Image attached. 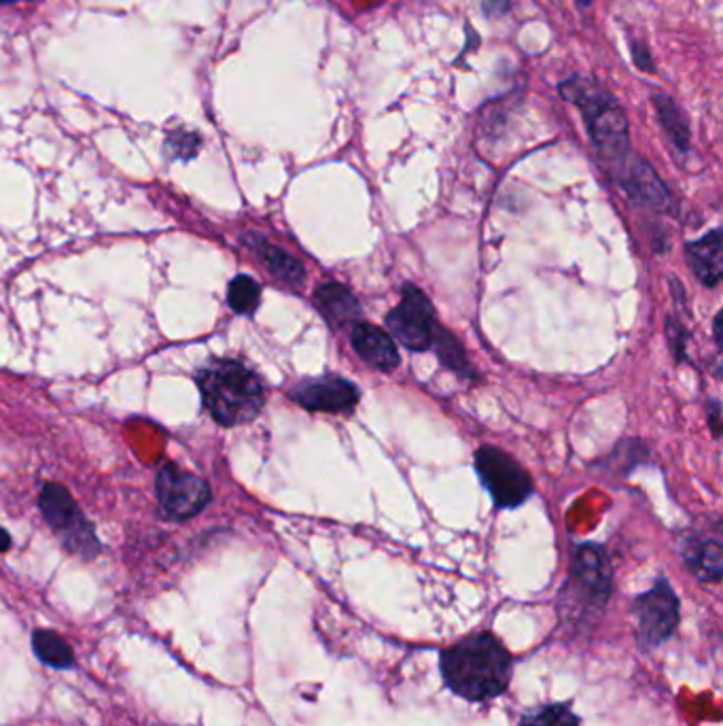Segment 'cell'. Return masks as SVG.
<instances>
[{
	"mask_svg": "<svg viewBox=\"0 0 723 726\" xmlns=\"http://www.w3.org/2000/svg\"><path fill=\"white\" fill-rule=\"evenodd\" d=\"M476 470L486 491L501 511L520 508L533 493L535 486L529 472L497 446H480L476 453Z\"/></svg>",
	"mask_w": 723,
	"mask_h": 726,
	"instance_id": "obj_6",
	"label": "cell"
},
{
	"mask_svg": "<svg viewBox=\"0 0 723 726\" xmlns=\"http://www.w3.org/2000/svg\"><path fill=\"white\" fill-rule=\"evenodd\" d=\"M706 419H709V425H711V431L715 438L722 435V403L715 398L706 400Z\"/></svg>",
	"mask_w": 723,
	"mask_h": 726,
	"instance_id": "obj_25",
	"label": "cell"
},
{
	"mask_svg": "<svg viewBox=\"0 0 723 726\" xmlns=\"http://www.w3.org/2000/svg\"><path fill=\"white\" fill-rule=\"evenodd\" d=\"M632 617L639 644L653 648L669 640L679 622V599L669 582L658 580L649 591L637 597Z\"/></svg>",
	"mask_w": 723,
	"mask_h": 726,
	"instance_id": "obj_8",
	"label": "cell"
},
{
	"mask_svg": "<svg viewBox=\"0 0 723 726\" xmlns=\"http://www.w3.org/2000/svg\"><path fill=\"white\" fill-rule=\"evenodd\" d=\"M202 402L223 428H238L257 419L266 403L259 377L236 359H216L198 375Z\"/></svg>",
	"mask_w": 723,
	"mask_h": 726,
	"instance_id": "obj_3",
	"label": "cell"
},
{
	"mask_svg": "<svg viewBox=\"0 0 723 726\" xmlns=\"http://www.w3.org/2000/svg\"><path fill=\"white\" fill-rule=\"evenodd\" d=\"M15 2H34V0H0V4H15Z\"/></svg>",
	"mask_w": 723,
	"mask_h": 726,
	"instance_id": "obj_29",
	"label": "cell"
},
{
	"mask_svg": "<svg viewBox=\"0 0 723 726\" xmlns=\"http://www.w3.org/2000/svg\"><path fill=\"white\" fill-rule=\"evenodd\" d=\"M612 564L603 546L582 544L571 564V578L564 589V601L571 620L600 617L612 595Z\"/></svg>",
	"mask_w": 723,
	"mask_h": 726,
	"instance_id": "obj_4",
	"label": "cell"
},
{
	"mask_svg": "<svg viewBox=\"0 0 723 726\" xmlns=\"http://www.w3.org/2000/svg\"><path fill=\"white\" fill-rule=\"evenodd\" d=\"M34 654L54 670H71L75 665V652L57 633L47 629H36L32 633Z\"/></svg>",
	"mask_w": 723,
	"mask_h": 726,
	"instance_id": "obj_18",
	"label": "cell"
},
{
	"mask_svg": "<svg viewBox=\"0 0 723 726\" xmlns=\"http://www.w3.org/2000/svg\"><path fill=\"white\" fill-rule=\"evenodd\" d=\"M575 4H577L580 9H589V7L594 4V0H575Z\"/></svg>",
	"mask_w": 723,
	"mask_h": 726,
	"instance_id": "obj_28",
	"label": "cell"
},
{
	"mask_svg": "<svg viewBox=\"0 0 723 726\" xmlns=\"http://www.w3.org/2000/svg\"><path fill=\"white\" fill-rule=\"evenodd\" d=\"M722 319L723 311H720V313L715 315V322H713V334H715V345H717V349H722Z\"/></svg>",
	"mask_w": 723,
	"mask_h": 726,
	"instance_id": "obj_26",
	"label": "cell"
},
{
	"mask_svg": "<svg viewBox=\"0 0 723 726\" xmlns=\"http://www.w3.org/2000/svg\"><path fill=\"white\" fill-rule=\"evenodd\" d=\"M630 54H632V60H635V64H637L639 71H644V73H656L653 55L649 52V48H647L644 39H630Z\"/></svg>",
	"mask_w": 723,
	"mask_h": 726,
	"instance_id": "obj_23",
	"label": "cell"
},
{
	"mask_svg": "<svg viewBox=\"0 0 723 726\" xmlns=\"http://www.w3.org/2000/svg\"><path fill=\"white\" fill-rule=\"evenodd\" d=\"M350 343L357 355L378 372H393L402 364V355L391 334L372 323H354L350 329Z\"/></svg>",
	"mask_w": 723,
	"mask_h": 726,
	"instance_id": "obj_11",
	"label": "cell"
},
{
	"mask_svg": "<svg viewBox=\"0 0 723 726\" xmlns=\"http://www.w3.org/2000/svg\"><path fill=\"white\" fill-rule=\"evenodd\" d=\"M156 493L161 512L174 520L193 518L211 502L209 483L172 463L161 467Z\"/></svg>",
	"mask_w": 723,
	"mask_h": 726,
	"instance_id": "obj_9",
	"label": "cell"
},
{
	"mask_svg": "<svg viewBox=\"0 0 723 726\" xmlns=\"http://www.w3.org/2000/svg\"><path fill=\"white\" fill-rule=\"evenodd\" d=\"M289 398L308 412L344 414L352 412L361 400L359 387L340 375H322L299 380L289 391Z\"/></svg>",
	"mask_w": 723,
	"mask_h": 726,
	"instance_id": "obj_10",
	"label": "cell"
},
{
	"mask_svg": "<svg viewBox=\"0 0 723 726\" xmlns=\"http://www.w3.org/2000/svg\"><path fill=\"white\" fill-rule=\"evenodd\" d=\"M11 548V536L0 527V553H7Z\"/></svg>",
	"mask_w": 723,
	"mask_h": 726,
	"instance_id": "obj_27",
	"label": "cell"
},
{
	"mask_svg": "<svg viewBox=\"0 0 723 726\" xmlns=\"http://www.w3.org/2000/svg\"><path fill=\"white\" fill-rule=\"evenodd\" d=\"M520 726H580V720L563 703H550L524 714Z\"/></svg>",
	"mask_w": 723,
	"mask_h": 726,
	"instance_id": "obj_21",
	"label": "cell"
},
{
	"mask_svg": "<svg viewBox=\"0 0 723 726\" xmlns=\"http://www.w3.org/2000/svg\"><path fill=\"white\" fill-rule=\"evenodd\" d=\"M202 149V136L188 128H174L166 135V143H163V151L166 158L172 161H189L193 160Z\"/></svg>",
	"mask_w": 723,
	"mask_h": 726,
	"instance_id": "obj_20",
	"label": "cell"
},
{
	"mask_svg": "<svg viewBox=\"0 0 723 726\" xmlns=\"http://www.w3.org/2000/svg\"><path fill=\"white\" fill-rule=\"evenodd\" d=\"M559 94L580 108L589 143L609 179L621 189L635 179L649 161L630 145V126L616 94L598 80L571 75L559 83Z\"/></svg>",
	"mask_w": 723,
	"mask_h": 726,
	"instance_id": "obj_1",
	"label": "cell"
},
{
	"mask_svg": "<svg viewBox=\"0 0 723 726\" xmlns=\"http://www.w3.org/2000/svg\"><path fill=\"white\" fill-rule=\"evenodd\" d=\"M39 508L68 553L83 559H94L100 553L103 546L94 534V527L85 520L77 502L62 484H47L41 491Z\"/></svg>",
	"mask_w": 723,
	"mask_h": 726,
	"instance_id": "obj_5",
	"label": "cell"
},
{
	"mask_svg": "<svg viewBox=\"0 0 723 726\" xmlns=\"http://www.w3.org/2000/svg\"><path fill=\"white\" fill-rule=\"evenodd\" d=\"M430 349H435L439 361L448 370H453L456 377L465 378V380L478 378V375L471 368V364H469L467 353L462 349V345L458 343V338H456L455 334H450L444 325H439V323L435 327V336H433V347Z\"/></svg>",
	"mask_w": 723,
	"mask_h": 726,
	"instance_id": "obj_17",
	"label": "cell"
},
{
	"mask_svg": "<svg viewBox=\"0 0 723 726\" xmlns=\"http://www.w3.org/2000/svg\"><path fill=\"white\" fill-rule=\"evenodd\" d=\"M246 244L251 249H255V253L259 255L262 264L269 270V274H274L278 281L299 287L306 278V266L294 257L289 251L272 244V242L257 236V234H248L246 236Z\"/></svg>",
	"mask_w": 723,
	"mask_h": 726,
	"instance_id": "obj_16",
	"label": "cell"
},
{
	"mask_svg": "<svg viewBox=\"0 0 723 726\" xmlns=\"http://www.w3.org/2000/svg\"><path fill=\"white\" fill-rule=\"evenodd\" d=\"M384 325L393 340L410 350H429L435 336V308L425 292L412 283H405L400 304L386 315Z\"/></svg>",
	"mask_w": 723,
	"mask_h": 726,
	"instance_id": "obj_7",
	"label": "cell"
},
{
	"mask_svg": "<svg viewBox=\"0 0 723 726\" xmlns=\"http://www.w3.org/2000/svg\"><path fill=\"white\" fill-rule=\"evenodd\" d=\"M683 561L702 582H720L723 574V550L720 538H688L683 544Z\"/></svg>",
	"mask_w": 723,
	"mask_h": 726,
	"instance_id": "obj_15",
	"label": "cell"
},
{
	"mask_svg": "<svg viewBox=\"0 0 723 726\" xmlns=\"http://www.w3.org/2000/svg\"><path fill=\"white\" fill-rule=\"evenodd\" d=\"M651 105L656 111L658 124L662 126L672 149L679 156H688L692 149V128L685 111L677 105V101L667 92H653Z\"/></svg>",
	"mask_w": 723,
	"mask_h": 726,
	"instance_id": "obj_13",
	"label": "cell"
},
{
	"mask_svg": "<svg viewBox=\"0 0 723 726\" xmlns=\"http://www.w3.org/2000/svg\"><path fill=\"white\" fill-rule=\"evenodd\" d=\"M227 304L238 315H253L262 304V285L246 274L236 276L227 287Z\"/></svg>",
	"mask_w": 723,
	"mask_h": 726,
	"instance_id": "obj_19",
	"label": "cell"
},
{
	"mask_svg": "<svg viewBox=\"0 0 723 726\" xmlns=\"http://www.w3.org/2000/svg\"><path fill=\"white\" fill-rule=\"evenodd\" d=\"M667 334H669L670 353H672L674 361L677 364L685 361V357H688V340H690L688 327L679 322L674 315H669V319H667Z\"/></svg>",
	"mask_w": 723,
	"mask_h": 726,
	"instance_id": "obj_22",
	"label": "cell"
},
{
	"mask_svg": "<svg viewBox=\"0 0 723 726\" xmlns=\"http://www.w3.org/2000/svg\"><path fill=\"white\" fill-rule=\"evenodd\" d=\"M442 675L462 699H495L508 691L511 656L495 635L478 633L442 654Z\"/></svg>",
	"mask_w": 723,
	"mask_h": 726,
	"instance_id": "obj_2",
	"label": "cell"
},
{
	"mask_svg": "<svg viewBox=\"0 0 723 726\" xmlns=\"http://www.w3.org/2000/svg\"><path fill=\"white\" fill-rule=\"evenodd\" d=\"M315 304L319 306L322 317L336 327H349L359 323L361 304L357 296L342 283H322L315 294Z\"/></svg>",
	"mask_w": 723,
	"mask_h": 726,
	"instance_id": "obj_14",
	"label": "cell"
},
{
	"mask_svg": "<svg viewBox=\"0 0 723 726\" xmlns=\"http://www.w3.org/2000/svg\"><path fill=\"white\" fill-rule=\"evenodd\" d=\"M688 266L694 272L698 281L706 287L720 285L723 276V242L722 228L711 230L702 239L685 244Z\"/></svg>",
	"mask_w": 723,
	"mask_h": 726,
	"instance_id": "obj_12",
	"label": "cell"
},
{
	"mask_svg": "<svg viewBox=\"0 0 723 726\" xmlns=\"http://www.w3.org/2000/svg\"><path fill=\"white\" fill-rule=\"evenodd\" d=\"M480 4L483 18L501 20L511 11V0H476Z\"/></svg>",
	"mask_w": 723,
	"mask_h": 726,
	"instance_id": "obj_24",
	"label": "cell"
}]
</instances>
